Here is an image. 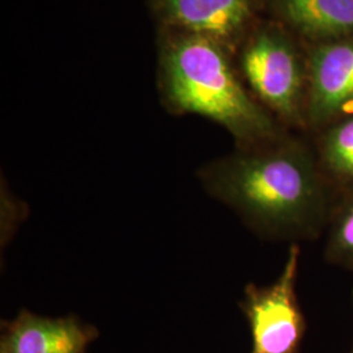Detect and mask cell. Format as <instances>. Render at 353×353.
Masks as SVG:
<instances>
[{
    "label": "cell",
    "instance_id": "obj_1",
    "mask_svg": "<svg viewBox=\"0 0 353 353\" xmlns=\"http://www.w3.org/2000/svg\"><path fill=\"white\" fill-rule=\"evenodd\" d=\"M199 179L203 189L229 207L258 237L292 245L323 236L338 202L316 150L283 134L241 147L205 166Z\"/></svg>",
    "mask_w": 353,
    "mask_h": 353
},
{
    "label": "cell",
    "instance_id": "obj_2",
    "mask_svg": "<svg viewBox=\"0 0 353 353\" xmlns=\"http://www.w3.org/2000/svg\"><path fill=\"white\" fill-rule=\"evenodd\" d=\"M166 96L181 113L199 114L225 127L242 147L275 139L283 132L252 100L210 38H185L166 59Z\"/></svg>",
    "mask_w": 353,
    "mask_h": 353
},
{
    "label": "cell",
    "instance_id": "obj_3",
    "mask_svg": "<svg viewBox=\"0 0 353 353\" xmlns=\"http://www.w3.org/2000/svg\"><path fill=\"white\" fill-rule=\"evenodd\" d=\"M301 248L290 245L279 278L270 285L248 284L240 303L252 334L250 353H299L306 322L296 283Z\"/></svg>",
    "mask_w": 353,
    "mask_h": 353
},
{
    "label": "cell",
    "instance_id": "obj_4",
    "mask_svg": "<svg viewBox=\"0 0 353 353\" xmlns=\"http://www.w3.org/2000/svg\"><path fill=\"white\" fill-rule=\"evenodd\" d=\"M243 70L265 106L290 125L305 126V101L296 55L275 33L255 38L243 54Z\"/></svg>",
    "mask_w": 353,
    "mask_h": 353
},
{
    "label": "cell",
    "instance_id": "obj_5",
    "mask_svg": "<svg viewBox=\"0 0 353 353\" xmlns=\"http://www.w3.org/2000/svg\"><path fill=\"white\" fill-rule=\"evenodd\" d=\"M99 330L76 316H45L26 309L1 322L0 353H85Z\"/></svg>",
    "mask_w": 353,
    "mask_h": 353
},
{
    "label": "cell",
    "instance_id": "obj_6",
    "mask_svg": "<svg viewBox=\"0 0 353 353\" xmlns=\"http://www.w3.org/2000/svg\"><path fill=\"white\" fill-rule=\"evenodd\" d=\"M353 100V41L319 48L312 61V84L305 103V126L322 130L341 118Z\"/></svg>",
    "mask_w": 353,
    "mask_h": 353
},
{
    "label": "cell",
    "instance_id": "obj_7",
    "mask_svg": "<svg viewBox=\"0 0 353 353\" xmlns=\"http://www.w3.org/2000/svg\"><path fill=\"white\" fill-rule=\"evenodd\" d=\"M169 16L207 38H228L250 14V0H163Z\"/></svg>",
    "mask_w": 353,
    "mask_h": 353
},
{
    "label": "cell",
    "instance_id": "obj_8",
    "mask_svg": "<svg viewBox=\"0 0 353 353\" xmlns=\"http://www.w3.org/2000/svg\"><path fill=\"white\" fill-rule=\"evenodd\" d=\"M287 19L313 37H339L353 32V0H280Z\"/></svg>",
    "mask_w": 353,
    "mask_h": 353
},
{
    "label": "cell",
    "instance_id": "obj_9",
    "mask_svg": "<svg viewBox=\"0 0 353 353\" xmlns=\"http://www.w3.org/2000/svg\"><path fill=\"white\" fill-rule=\"evenodd\" d=\"M316 153L321 170L338 198L353 192V117L322 128Z\"/></svg>",
    "mask_w": 353,
    "mask_h": 353
},
{
    "label": "cell",
    "instance_id": "obj_10",
    "mask_svg": "<svg viewBox=\"0 0 353 353\" xmlns=\"http://www.w3.org/2000/svg\"><path fill=\"white\" fill-rule=\"evenodd\" d=\"M325 236L328 263L353 272V192L338 198Z\"/></svg>",
    "mask_w": 353,
    "mask_h": 353
},
{
    "label": "cell",
    "instance_id": "obj_11",
    "mask_svg": "<svg viewBox=\"0 0 353 353\" xmlns=\"http://www.w3.org/2000/svg\"><path fill=\"white\" fill-rule=\"evenodd\" d=\"M351 353H353V348H352V351H351Z\"/></svg>",
    "mask_w": 353,
    "mask_h": 353
}]
</instances>
